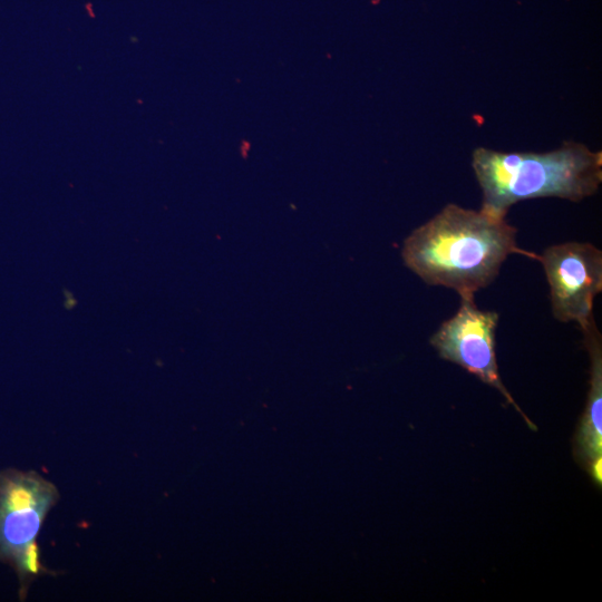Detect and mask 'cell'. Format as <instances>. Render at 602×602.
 Returning <instances> with one entry per match:
<instances>
[{
	"label": "cell",
	"mask_w": 602,
	"mask_h": 602,
	"mask_svg": "<svg viewBox=\"0 0 602 602\" xmlns=\"http://www.w3.org/2000/svg\"><path fill=\"white\" fill-rule=\"evenodd\" d=\"M58 501L57 487L38 473L0 472V562L16 571L20 600L36 577L50 573L41 562L37 537Z\"/></svg>",
	"instance_id": "3"
},
{
	"label": "cell",
	"mask_w": 602,
	"mask_h": 602,
	"mask_svg": "<svg viewBox=\"0 0 602 602\" xmlns=\"http://www.w3.org/2000/svg\"><path fill=\"white\" fill-rule=\"evenodd\" d=\"M538 261L550 287L553 317L580 329L593 318V302L602 291V251L589 242L551 245Z\"/></svg>",
	"instance_id": "4"
},
{
	"label": "cell",
	"mask_w": 602,
	"mask_h": 602,
	"mask_svg": "<svg viewBox=\"0 0 602 602\" xmlns=\"http://www.w3.org/2000/svg\"><path fill=\"white\" fill-rule=\"evenodd\" d=\"M472 167L482 191L480 210L506 217L517 202L559 197L581 202L602 183V152L574 140L548 152L474 149Z\"/></svg>",
	"instance_id": "2"
},
{
	"label": "cell",
	"mask_w": 602,
	"mask_h": 602,
	"mask_svg": "<svg viewBox=\"0 0 602 602\" xmlns=\"http://www.w3.org/2000/svg\"><path fill=\"white\" fill-rule=\"evenodd\" d=\"M591 362L590 391L579 437L582 457L593 464L601 458L602 347L594 317L581 328Z\"/></svg>",
	"instance_id": "6"
},
{
	"label": "cell",
	"mask_w": 602,
	"mask_h": 602,
	"mask_svg": "<svg viewBox=\"0 0 602 602\" xmlns=\"http://www.w3.org/2000/svg\"><path fill=\"white\" fill-rule=\"evenodd\" d=\"M517 229L506 217L447 204L405 240L404 263L428 285L474 294L498 275L508 255H540L517 245Z\"/></svg>",
	"instance_id": "1"
},
{
	"label": "cell",
	"mask_w": 602,
	"mask_h": 602,
	"mask_svg": "<svg viewBox=\"0 0 602 602\" xmlns=\"http://www.w3.org/2000/svg\"><path fill=\"white\" fill-rule=\"evenodd\" d=\"M498 319L496 311L480 310L474 297H460L457 312L440 324L429 342L440 358L463 367L484 383L496 388L527 420L499 377L495 353Z\"/></svg>",
	"instance_id": "5"
}]
</instances>
